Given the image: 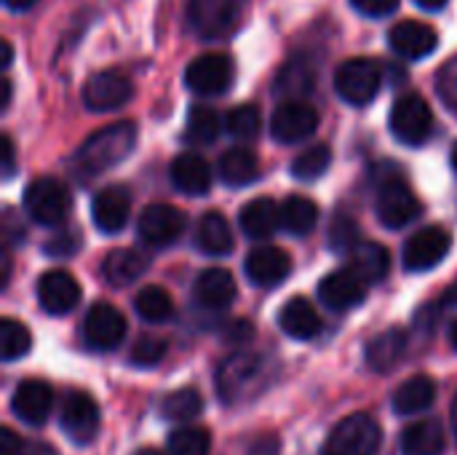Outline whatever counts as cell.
<instances>
[{
    "label": "cell",
    "instance_id": "1",
    "mask_svg": "<svg viewBox=\"0 0 457 455\" xmlns=\"http://www.w3.org/2000/svg\"><path fill=\"white\" fill-rule=\"evenodd\" d=\"M137 145V126L131 121L110 123L99 131H94L72 156V172L78 177H96L120 161L129 158V153Z\"/></svg>",
    "mask_w": 457,
    "mask_h": 455
},
{
    "label": "cell",
    "instance_id": "2",
    "mask_svg": "<svg viewBox=\"0 0 457 455\" xmlns=\"http://www.w3.org/2000/svg\"><path fill=\"white\" fill-rule=\"evenodd\" d=\"M270 383V365L260 354H233L217 370V394L225 405H244Z\"/></svg>",
    "mask_w": 457,
    "mask_h": 455
},
{
    "label": "cell",
    "instance_id": "3",
    "mask_svg": "<svg viewBox=\"0 0 457 455\" xmlns=\"http://www.w3.org/2000/svg\"><path fill=\"white\" fill-rule=\"evenodd\" d=\"M72 209L70 190L56 177H37L24 190V212L46 228H56Z\"/></svg>",
    "mask_w": 457,
    "mask_h": 455
},
{
    "label": "cell",
    "instance_id": "4",
    "mask_svg": "<svg viewBox=\"0 0 457 455\" xmlns=\"http://www.w3.org/2000/svg\"><path fill=\"white\" fill-rule=\"evenodd\" d=\"M380 426L372 416L353 413L343 418L327 437L321 455H378Z\"/></svg>",
    "mask_w": 457,
    "mask_h": 455
},
{
    "label": "cell",
    "instance_id": "5",
    "mask_svg": "<svg viewBox=\"0 0 457 455\" xmlns=\"http://www.w3.org/2000/svg\"><path fill=\"white\" fill-rule=\"evenodd\" d=\"M246 3L249 0H187V24L206 40L225 38L244 19Z\"/></svg>",
    "mask_w": 457,
    "mask_h": 455
},
{
    "label": "cell",
    "instance_id": "6",
    "mask_svg": "<svg viewBox=\"0 0 457 455\" xmlns=\"http://www.w3.org/2000/svg\"><path fill=\"white\" fill-rule=\"evenodd\" d=\"M391 131L402 145H410V147L428 142V137L434 131L431 105L415 91L399 97L391 107Z\"/></svg>",
    "mask_w": 457,
    "mask_h": 455
},
{
    "label": "cell",
    "instance_id": "7",
    "mask_svg": "<svg viewBox=\"0 0 457 455\" xmlns=\"http://www.w3.org/2000/svg\"><path fill=\"white\" fill-rule=\"evenodd\" d=\"M380 83H383L380 67H378V62H372L367 56L345 59L337 67V72H335V88H337V94L348 105H356V107L370 105L378 97Z\"/></svg>",
    "mask_w": 457,
    "mask_h": 455
},
{
    "label": "cell",
    "instance_id": "8",
    "mask_svg": "<svg viewBox=\"0 0 457 455\" xmlns=\"http://www.w3.org/2000/svg\"><path fill=\"white\" fill-rule=\"evenodd\" d=\"M375 212H378V220L391 228V231H399L410 223H415L423 212V204L418 201V196L402 182V177H394V180H386L380 185V193H378V204H375Z\"/></svg>",
    "mask_w": 457,
    "mask_h": 455
},
{
    "label": "cell",
    "instance_id": "9",
    "mask_svg": "<svg viewBox=\"0 0 457 455\" xmlns=\"http://www.w3.org/2000/svg\"><path fill=\"white\" fill-rule=\"evenodd\" d=\"M185 83H187V88H193L195 94H204V97L225 94L233 83L230 56L217 54V51L195 56L185 70Z\"/></svg>",
    "mask_w": 457,
    "mask_h": 455
},
{
    "label": "cell",
    "instance_id": "10",
    "mask_svg": "<svg viewBox=\"0 0 457 455\" xmlns=\"http://www.w3.org/2000/svg\"><path fill=\"white\" fill-rule=\"evenodd\" d=\"M126 338V316L110 303H94L83 322V341L91 351H112Z\"/></svg>",
    "mask_w": 457,
    "mask_h": 455
},
{
    "label": "cell",
    "instance_id": "11",
    "mask_svg": "<svg viewBox=\"0 0 457 455\" xmlns=\"http://www.w3.org/2000/svg\"><path fill=\"white\" fill-rule=\"evenodd\" d=\"M453 249V236L442 228V225H428L423 231H418L407 247H404V268L412 274H423L436 268L447 252Z\"/></svg>",
    "mask_w": 457,
    "mask_h": 455
},
{
    "label": "cell",
    "instance_id": "12",
    "mask_svg": "<svg viewBox=\"0 0 457 455\" xmlns=\"http://www.w3.org/2000/svg\"><path fill=\"white\" fill-rule=\"evenodd\" d=\"M185 225H187V220L177 206L150 204L137 220V233L150 247H169L185 233Z\"/></svg>",
    "mask_w": 457,
    "mask_h": 455
},
{
    "label": "cell",
    "instance_id": "13",
    "mask_svg": "<svg viewBox=\"0 0 457 455\" xmlns=\"http://www.w3.org/2000/svg\"><path fill=\"white\" fill-rule=\"evenodd\" d=\"M62 432L75 445H88L99 434V408L96 402L83 392H70L62 408Z\"/></svg>",
    "mask_w": 457,
    "mask_h": 455
},
{
    "label": "cell",
    "instance_id": "14",
    "mask_svg": "<svg viewBox=\"0 0 457 455\" xmlns=\"http://www.w3.org/2000/svg\"><path fill=\"white\" fill-rule=\"evenodd\" d=\"M134 88L129 83L126 75L104 70V72H94L86 83H83V105L91 113H110L123 107L131 99Z\"/></svg>",
    "mask_w": 457,
    "mask_h": 455
},
{
    "label": "cell",
    "instance_id": "15",
    "mask_svg": "<svg viewBox=\"0 0 457 455\" xmlns=\"http://www.w3.org/2000/svg\"><path fill=\"white\" fill-rule=\"evenodd\" d=\"M316 126H319V115L303 99H284L270 118V131L284 145L308 139L316 131Z\"/></svg>",
    "mask_w": 457,
    "mask_h": 455
},
{
    "label": "cell",
    "instance_id": "16",
    "mask_svg": "<svg viewBox=\"0 0 457 455\" xmlns=\"http://www.w3.org/2000/svg\"><path fill=\"white\" fill-rule=\"evenodd\" d=\"M37 303L51 316H64L80 303V284L67 271H46L37 279Z\"/></svg>",
    "mask_w": 457,
    "mask_h": 455
},
{
    "label": "cell",
    "instance_id": "17",
    "mask_svg": "<svg viewBox=\"0 0 457 455\" xmlns=\"http://www.w3.org/2000/svg\"><path fill=\"white\" fill-rule=\"evenodd\" d=\"M367 287L370 284L348 265V268H340V271L321 279L319 298L332 311H348V308H356L359 303H364Z\"/></svg>",
    "mask_w": 457,
    "mask_h": 455
},
{
    "label": "cell",
    "instance_id": "18",
    "mask_svg": "<svg viewBox=\"0 0 457 455\" xmlns=\"http://www.w3.org/2000/svg\"><path fill=\"white\" fill-rule=\"evenodd\" d=\"M129 215H131V193L123 185H107L91 201V217L102 233L123 231L129 223Z\"/></svg>",
    "mask_w": 457,
    "mask_h": 455
},
{
    "label": "cell",
    "instance_id": "19",
    "mask_svg": "<svg viewBox=\"0 0 457 455\" xmlns=\"http://www.w3.org/2000/svg\"><path fill=\"white\" fill-rule=\"evenodd\" d=\"M51 408H54V392L48 383H43L37 378L21 381L11 397L13 416L29 426H43L51 416Z\"/></svg>",
    "mask_w": 457,
    "mask_h": 455
},
{
    "label": "cell",
    "instance_id": "20",
    "mask_svg": "<svg viewBox=\"0 0 457 455\" xmlns=\"http://www.w3.org/2000/svg\"><path fill=\"white\" fill-rule=\"evenodd\" d=\"M244 271H246L252 284H257V287H276V284H281L292 274V257L281 247L265 244V247H257V249L249 252V257L244 263Z\"/></svg>",
    "mask_w": 457,
    "mask_h": 455
},
{
    "label": "cell",
    "instance_id": "21",
    "mask_svg": "<svg viewBox=\"0 0 457 455\" xmlns=\"http://www.w3.org/2000/svg\"><path fill=\"white\" fill-rule=\"evenodd\" d=\"M388 43L404 59H423V56L436 51L439 35L431 24H423L418 19H407V21H399L391 27Z\"/></svg>",
    "mask_w": 457,
    "mask_h": 455
},
{
    "label": "cell",
    "instance_id": "22",
    "mask_svg": "<svg viewBox=\"0 0 457 455\" xmlns=\"http://www.w3.org/2000/svg\"><path fill=\"white\" fill-rule=\"evenodd\" d=\"M171 182L179 193H187V196H206L209 188H212V166L206 164L204 156L198 153H182L171 161Z\"/></svg>",
    "mask_w": 457,
    "mask_h": 455
},
{
    "label": "cell",
    "instance_id": "23",
    "mask_svg": "<svg viewBox=\"0 0 457 455\" xmlns=\"http://www.w3.org/2000/svg\"><path fill=\"white\" fill-rule=\"evenodd\" d=\"M236 279L225 268H206L195 282V300L209 311H225L236 300Z\"/></svg>",
    "mask_w": 457,
    "mask_h": 455
},
{
    "label": "cell",
    "instance_id": "24",
    "mask_svg": "<svg viewBox=\"0 0 457 455\" xmlns=\"http://www.w3.org/2000/svg\"><path fill=\"white\" fill-rule=\"evenodd\" d=\"M407 346H410V335L407 330L402 327H391L380 335H375L367 346V365L375 370V373H388L394 370L404 354H407Z\"/></svg>",
    "mask_w": 457,
    "mask_h": 455
},
{
    "label": "cell",
    "instance_id": "25",
    "mask_svg": "<svg viewBox=\"0 0 457 455\" xmlns=\"http://www.w3.org/2000/svg\"><path fill=\"white\" fill-rule=\"evenodd\" d=\"M445 451H447V432L436 418L415 421L402 432L404 455H442Z\"/></svg>",
    "mask_w": 457,
    "mask_h": 455
},
{
    "label": "cell",
    "instance_id": "26",
    "mask_svg": "<svg viewBox=\"0 0 457 455\" xmlns=\"http://www.w3.org/2000/svg\"><path fill=\"white\" fill-rule=\"evenodd\" d=\"M195 244L209 257H225L233 252V228L222 212H206L195 225Z\"/></svg>",
    "mask_w": 457,
    "mask_h": 455
},
{
    "label": "cell",
    "instance_id": "27",
    "mask_svg": "<svg viewBox=\"0 0 457 455\" xmlns=\"http://www.w3.org/2000/svg\"><path fill=\"white\" fill-rule=\"evenodd\" d=\"M278 324H281V330L289 338H295V341H311L321 330V316H319V311L313 308L311 300L292 298V300L284 303V308L278 314Z\"/></svg>",
    "mask_w": 457,
    "mask_h": 455
},
{
    "label": "cell",
    "instance_id": "28",
    "mask_svg": "<svg viewBox=\"0 0 457 455\" xmlns=\"http://www.w3.org/2000/svg\"><path fill=\"white\" fill-rule=\"evenodd\" d=\"M217 174L228 188H244L260 177V161L249 147H230L220 156Z\"/></svg>",
    "mask_w": 457,
    "mask_h": 455
},
{
    "label": "cell",
    "instance_id": "29",
    "mask_svg": "<svg viewBox=\"0 0 457 455\" xmlns=\"http://www.w3.org/2000/svg\"><path fill=\"white\" fill-rule=\"evenodd\" d=\"M238 225L249 239H268L281 225V206L273 198H254L241 209Z\"/></svg>",
    "mask_w": 457,
    "mask_h": 455
},
{
    "label": "cell",
    "instance_id": "30",
    "mask_svg": "<svg viewBox=\"0 0 457 455\" xmlns=\"http://www.w3.org/2000/svg\"><path fill=\"white\" fill-rule=\"evenodd\" d=\"M436 400V383L428 375H415L410 381H404L396 392H394V413L399 416H418L423 410H428Z\"/></svg>",
    "mask_w": 457,
    "mask_h": 455
},
{
    "label": "cell",
    "instance_id": "31",
    "mask_svg": "<svg viewBox=\"0 0 457 455\" xmlns=\"http://www.w3.org/2000/svg\"><path fill=\"white\" fill-rule=\"evenodd\" d=\"M313 88H316V70L303 56L287 62L276 78V94H281L284 99H305L313 94Z\"/></svg>",
    "mask_w": 457,
    "mask_h": 455
},
{
    "label": "cell",
    "instance_id": "32",
    "mask_svg": "<svg viewBox=\"0 0 457 455\" xmlns=\"http://www.w3.org/2000/svg\"><path fill=\"white\" fill-rule=\"evenodd\" d=\"M147 265H150V260L137 249H112V252H107V257L102 263V274L110 284L126 287V284L137 282L147 271Z\"/></svg>",
    "mask_w": 457,
    "mask_h": 455
},
{
    "label": "cell",
    "instance_id": "33",
    "mask_svg": "<svg viewBox=\"0 0 457 455\" xmlns=\"http://www.w3.org/2000/svg\"><path fill=\"white\" fill-rule=\"evenodd\" d=\"M351 268L367 282V284H378L388 276L391 271V255L383 244L375 241H361L353 252H351Z\"/></svg>",
    "mask_w": 457,
    "mask_h": 455
},
{
    "label": "cell",
    "instance_id": "34",
    "mask_svg": "<svg viewBox=\"0 0 457 455\" xmlns=\"http://www.w3.org/2000/svg\"><path fill=\"white\" fill-rule=\"evenodd\" d=\"M319 225V206L305 196H289L281 204V228L292 236H308Z\"/></svg>",
    "mask_w": 457,
    "mask_h": 455
},
{
    "label": "cell",
    "instance_id": "35",
    "mask_svg": "<svg viewBox=\"0 0 457 455\" xmlns=\"http://www.w3.org/2000/svg\"><path fill=\"white\" fill-rule=\"evenodd\" d=\"M134 308H137V314H139L145 322L161 324V322L171 319V314H174V300H171V295H169L163 287L150 284V287L139 290V295L134 298Z\"/></svg>",
    "mask_w": 457,
    "mask_h": 455
},
{
    "label": "cell",
    "instance_id": "36",
    "mask_svg": "<svg viewBox=\"0 0 457 455\" xmlns=\"http://www.w3.org/2000/svg\"><path fill=\"white\" fill-rule=\"evenodd\" d=\"M222 131V121L217 115V110L206 107V105H195L187 115V139L195 145H212L217 142Z\"/></svg>",
    "mask_w": 457,
    "mask_h": 455
},
{
    "label": "cell",
    "instance_id": "37",
    "mask_svg": "<svg viewBox=\"0 0 457 455\" xmlns=\"http://www.w3.org/2000/svg\"><path fill=\"white\" fill-rule=\"evenodd\" d=\"M204 410V400L195 389H179L171 392L163 402H161V416L166 421H193L198 418Z\"/></svg>",
    "mask_w": 457,
    "mask_h": 455
},
{
    "label": "cell",
    "instance_id": "38",
    "mask_svg": "<svg viewBox=\"0 0 457 455\" xmlns=\"http://www.w3.org/2000/svg\"><path fill=\"white\" fill-rule=\"evenodd\" d=\"M32 349V335L29 330L16 322V319H3L0 322V357L5 362H16L21 359L27 351Z\"/></svg>",
    "mask_w": 457,
    "mask_h": 455
},
{
    "label": "cell",
    "instance_id": "39",
    "mask_svg": "<svg viewBox=\"0 0 457 455\" xmlns=\"http://www.w3.org/2000/svg\"><path fill=\"white\" fill-rule=\"evenodd\" d=\"M166 451H169V455H209L212 437L201 426H182V429L171 432Z\"/></svg>",
    "mask_w": 457,
    "mask_h": 455
},
{
    "label": "cell",
    "instance_id": "40",
    "mask_svg": "<svg viewBox=\"0 0 457 455\" xmlns=\"http://www.w3.org/2000/svg\"><path fill=\"white\" fill-rule=\"evenodd\" d=\"M260 126H262V115H260V107H254V105H238L225 118L228 134L241 139V142L254 139L260 134Z\"/></svg>",
    "mask_w": 457,
    "mask_h": 455
},
{
    "label": "cell",
    "instance_id": "41",
    "mask_svg": "<svg viewBox=\"0 0 457 455\" xmlns=\"http://www.w3.org/2000/svg\"><path fill=\"white\" fill-rule=\"evenodd\" d=\"M329 164H332L329 145H313L292 161V174L297 180H316L329 169Z\"/></svg>",
    "mask_w": 457,
    "mask_h": 455
},
{
    "label": "cell",
    "instance_id": "42",
    "mask_svg": "<svg viewBox=\"0 0 457 455\" xmlns=\"http://www.w3.org/2000/svg\"><path fill=\"white\" fill-rule=\"evenodd\" d=\"M329 249L335 252H353L359 244H361V231H359V223L348 215H337L329 225Z\"/></svg>",
    "mask_w": 457,
    "mask_h": 455
},
{
    "label": "cell",
    "instance_id": "43",
    "mask_svg": "<svg viewBox=\"0 0 457 455\" xmlns=\"http://www.w3.org/2000/svg\"><path fill=\"white\" fill-rule=\"evenodd\" d=\"M163 357H166V341L153 335H142L131 349V365L137 367H155Z\"/></svg>",
    "mask_w": 457,
    "mask_h": 455
},
{
    "label": "cell",
    "instance_id": "44",
    "mask_svg": "<svg viewBox=\"0 0 457 455\" xmlns=\"http://www.w3.org/2000/svg\"><path fill=\"white\" fill-rule=\"evenodd\" d=\"M80 249V231L78 228H67L56 236H51L43 247V252L48 257H56V260H64V257H72L75 252Z\"/></svg>",
    "mask_w": 457,
    "mask_h": 455
},
{
    "label": "cell",
    "instance_id": "45",
    "mask_svg": "<svg viewBox=\"0 0 457 455\" xmlns=\"http://www.w3.org/2000/svg\"><path fill=\"white\" fill-rule=\"evenodd\" d=\"M436 91H439V99L457 115V56L442 64L436 75Z\"/></svg>",
    "mask_w": 457,
    "mask_h": 455
},
{
    "label": "cell",
    "instance_id": "46",
    "mask_svg": "<svg viewBox=\"0 0 457 455\" xmlns=\"http://www.w3.org/2000/svg\"><path fill=\"white\" fill-rule=\"evenodd\" d=\"M353 8L364 16H372V19H380V16H388L399 8V0H351Z\"/></svg>",
    "mask_w": 457,
    "mask_h": 455
},
{
    "label": "cell",
    "instance_id": "47",
    "mask_svg": "<svg viewBox=\"0 0 457 455\" xmlns=\"http://www.w3.org/2000/svg\"><path fill=\"white\" fill-rule=\"evenodd\" d=\"M222 338H225L228 343L241 346V343H249V341L254 338V327H252L246 319H236V322H228V327L222 330Z\"/></svg>",
    "mask_w": 457,
    "mask_h": 455
},
{
    "label": "cell",
    "instance_id": "48",
    "mask_svg": "<svg viewBox=\"0 0 457 455\" xmlns=\"http://www.w3.org/2000/svg\"><path fill=\"white\" fill-rule=\"evenodd\" d=\"M5 228H3V236L8 239V241H13V244H21L24 241V225L21 223H16V217H13V212L11 209H5Z\"/></svg>",
    "mask_w": 457,
    "mask_h": 455
},
{
    "label": "cell",
    "instance_id": "49",
    "mask_svg": "<svg viewBox=\"0 0 457 455\" xmlns=\"http://www.w3.org/2000/svg\"><path fill=\"white\" fill-rule=\"evenodd\" d=\"M0 150H3V177H13V169H16V161H13V142L11 137H0Z\"/></svg>",
    "mask_w": 457,
    "mask_h": 455
},
{
    "label": "cell",
    "instance_id": "50",
    "mask_svg": "<svg viewBox=\"0 0 457 455\" xmlns=\"http://www.w3.org/2000/svg\"><path fill=\"white\" fill-rule=\"evenodd\" d=\"M3 442H0V455H19V451H21V442L24 440H19L11 429H3Z\"/></svg>",
    "mask_w": 457,
    "mask_h": 455
},
{
    "label": "cell",
    "instance_id": "51",
    "mask_svg": "<svg viewBox=\"0 0 457 455\" xmlns=\"http://www.w3.org/2000/svg\"><path fill=\"white\" fill-rule=\"evenodd\" d=\"M19 455H56V451H54L48 442H40V440H24Z\"/></svg>",
    "mask_w": 457,
    "mask_h": 455
},
{
    "label": "cell",
    "instance_id": "52",
    "mask_svg": "<svg viewBox=\"0 0 457 455\" xmlns=\"http://www.w3.org/2000/svg\"><path fill=\"white\" fill-rule=\"evenodd\" d=\"M281 453V445H278V440L276 437H262V440H257L254 442V448H252V455H278Z\"/></svg>",
    "mask_w": 457,
    "mask_h": 455
},
{
    "label": "cell",
    "instance_id": "53",
    "mask_svg": "<svg viewBox=\"0 0 457 455\" xmlns=\"http://www.w3.org/2000/svg\"><path fill=\"white\" fill-rule=\"evenodd\" d=\"M3 274H0V284L5 287L8 284V279H11V257H8V252H3Z\"/></svg>",
    "mask_w": 457,
    "mask_h": 455
},
{
    "label": "cell",
    "instance_id": "54",
    "mask_svg": "<svg viewBox=\"0 0 457 455\" xmlns=\"http://www.w3.org/2000/svg\"><path fill=\"white\" fill-rule=\"evenodd\" d=\"M37 0H5V5L11 8V11H27V8H32Z\"/></svg>",
    "mask_w": 457,
    "mask_h": 455
},
{
    "label": "cell",
    "instance_id": "55",
    "mask_svg": "<svg viewBox=\"0 0 457 455\" xmlns=\"http://www.w3.org/2000/svg\"><path fill=\"white\" fill-rule=\"evenodd\" d=\"M0 46H3V64H0V67H11V59H13V48H11V43H8V40H3Z\"/></svg>",
    "mask_w": 457,
    "mask_h": 455
},
{
    "label": "cell",
    "instance_id": "56",
    "mask_svg": "<svg viewBox=\"0 0 457 455\" xmlns=\"http://www.w3.org/2000/svg\"><path fill=\"white\" fill-rule=\"evenodd\" d=\"M8 105H11V80L5 78V80H3V102H0V107L8 110Z\"/></svg>",
    "mask_w": 457,
    "mask_h": 455
},
{
    "label": "cell",
    "instance_id": "57",
    "mask_svg": "<svg viewBox=\"0 0 457 455\" xmlns=\"http://www.w3.org/2000/svg\"><path fill=\"white\" fill-rule=\"evenodd\" d=\"M415 3H418L420 8H428V11H439L447 0H415Z\"/></svg>",
    "mask_w": 457,
    "mask_h": 455
},
{
    "label": "cell",
    "instance_id": "58",
    "mask_svg": "<svg viewBox=\"0 0 457 455\" xmlns=\"http://www.w3.org/2000/svg\"><path fill=\"white\" fill-rule=\"evenodd\" d=\"M445 306H457V284L453 290H447V295L442 298V308H445Z\"/></svg>",
    "mask_w": 457,
    "mask_h": 455
},
{
    "label": "cell",
    "instance_id": "59",
    "mask_svg": "<svg viewBox=\"0 0 457 455\" xmlns=\"http://www.w3.org/2000/svg\"><path fill=\"white\" fill-rule=\"evenodd\" d=\"M450 343H453V349L457 351V322H453V327H450Z\"/></svg>",
    "mask_w": 457,
    "mask_h": 455
},
{
    "label": "cell",
    "instance_id": "60",
    "mask_svg": "<svg viewBox=\"0 0 457 455\" xmlns=\"http://www.w3.org/2000/svg\"><path fill=\"white\" fill-rule=\"evenodd\" d=\"M134 455H163V453H158V451H153V448H142V451H137Z\"/></svg>",
    "mask_w": 457,
    "mask_h": 455
},
{
    "label": "cell",
    "instance_id": "61",
    "mask_svg": "<svg viewBox=\"0 0 457 455\" xmlns=\"http://www.w3.org/2000/svg\"><path fill=\"white\" fill-rule=\"evenodd\" d=\"M453 429H455V442H457V400H455V410H453Z\"/></svg>",
    "mask_w": 457,
    "mask_h": 455
},
{
    "label": "cell",
    "instance_id": "62",
    "mask_svg": "<svg viewBox=\"0 0 457 455\" xmlns=\"http://www.w3.org/2000/svg\"><path fill=\"white\" fill-rule=\"evenodd\" d=\"M453 169H455V174H457V142H455V147H453Z\"/></svg>",
    "mask_w": 457,
    "mask_h": 455
}]
</instances>
